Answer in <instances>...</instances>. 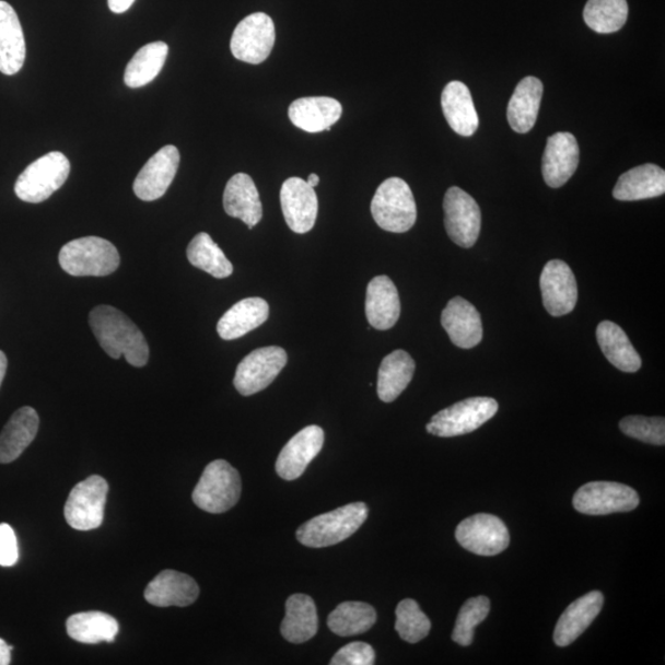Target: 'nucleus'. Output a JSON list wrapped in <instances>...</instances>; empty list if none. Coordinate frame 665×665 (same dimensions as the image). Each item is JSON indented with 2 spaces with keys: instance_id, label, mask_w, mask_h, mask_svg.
I'll list each match as a JSON object with an SVG mask.
<instances>
[{
  "instance_id": "obj_1",
  "label": "nucleus",
  "mask_w": 665,
  "mask_h": 665,
  "mask_svg": "<svg viewBox=\"0 0 665 665\" xmlns=\"http://www.w3.org/2000/svg\"><path fill=\"white\" fill-rule=\"evenodd\" d=\"M90 325L110 358L117 360L124 357L135 368L149 363L150 348L143 332L121 311L106 305L97 306L91 312Z\"/></svg>"
},
{
  "instance_id": "obj_2",
  "label": "nucleus",
  "mask_w": 665,
  "mask_h": 665,
  "mask_svg": "<svg viewBox=\"0 0 665 665\" xmlns=\"http://www.w3.org/2000/svg\"><path fill=\"white\" fill-rule=\"evenodd\" d=\"M368 515L369 508L365 503H350L302 524L296 537L303 546L323 549L353 536L366 522Z\"/></svg>"
},
{
  "instance_id": "obj_3",
  "label": "nucleus",
  "mask_w": 665,
  "mask_h": 665,
  "mask_svg": "<svg viewBox=\"0 0 665 665\" xmlns=\"http://www.w3.org/2000/svg\"><path fill=\"white\" fill-rule=\"evenodd\" d=\"M58 261L72 277H107L119 268L120 254L112 242L92 236L65 244Z\"/></svg>"
},
{
  "instance_id": "obj_4",
  "label": "nucleus",
  "mask_w": 665,
  "mask_h": 665,
  "mask_svg": "<svg viewBox=\"0 0 665 665\" xmlns=\"http://www.w3.org/2000/svg\"><path fill=\"white\" fill-rule=\"evenodd\" d=\"M241 493L242 481L237 469L224 459H217L205 468L194 489L192 501L205 512L221 514L238 503Z\"/></svg>"
},
{
  "instance_id": "obj_5",
  "label": "nucleus",
  "mask_w": 665,
  "mask_h": 665,
  "mask_svg": "<svg viewBox=\"0 0 665 665\" xmlns=\"http://www.w3.org/2000/svg\"><path fill=\"white\" fill-rule=\"evenodd\" d=\"M371 213L378 228L393 233H405L417 221V205L409 185L400 178L385 180L371 201Z\"/></svg>"
},
{
  "instance_id": "obj_6",
  "label": "nucleus",
  "mask_w": 665,
  "mask_h": 665,
  "mask_svg": "<svg viewBox=\"0 0 665 665\" xmlns=\"http://www.w3.org/2000/svg\"><path fill=\"white\" fill-rule=\"evenodd\" d=\"M70 173L71 163L63 153H47L19 175L14 188L16 197L28 203L44 202L63 187Z\"/></svg>"
},
{
  "instance_id": "obj_7",
  "label": "nucleus",
  "mask_w": 665,
  "mask_h": 665,
  "mask_svg": "<svg viewBox=\"0 0 665 665\" xmlns=\"http://www.w3.org/2000/svg\"><path fill=\"white\" fill-rule=\"evenodd\" d=\"M498 402L489 397H472L440 410L427 425L429 434L454 438L475 432L498 412Z\"/></svg>"
},
{
  "instance_id": "obj_8",
  "label": "nucleus",
  "mask_w": 665,
  "mask_h": 665,
  "mask_svg": "<svg viewBox=\"0 0 665 665\" xmlns=\"http://www.w3.org/2000/svg\"><path fill=\"white\" fill-rule=\"evenodd\" d=\"M109 485L101 476H91L78 483L67 499L65 517L78 532H91L103 524Z\"/></svg>"
},
{
  "instance_id": "obj_9",
  "label": "nucleus",
  "mask_w": 665,
  "mask_h": 665,
  "mask_svg": "<svg viewBox=\"0 0 665 665\" xmlns=\"http://www.w3.org/2000/svg\"><path fill=\"white\" fill-rule=\"evenodd\" d=\"M276 38L272 19L264 13H254L234 28L231 51L242 62L260 65L270 56Z\"/></svg>"
},
{
  "instance_id": "obj_10",
  "label": "nucleus",
  "mask_w": 665,
  "mask_h": 665,
  "mask_svg": "<svg viewBox=\"0 0 665 665\" xmlns=\"http://www.w3.org/2000/svg\"><path fill=\"white\" fill-rule=\"evenodd\" d=\"M640 497L633 488L618 482H590L573 497L575 511L586 515H608L635 510Z\"/></svg>"
},
{
  "instance_id": "obj_11",
  "label": "nucleus",
  "mask_w": 665,
  "mask_h": 665,
  "mask_svg": "<svg viewBox=\"0 0 665 665\" xmlns=\"http://www.w3.org/2000/svg\"><path fill=\"white\" fill-rule=\"evenodd\" d=\"M288 364L287 351L280 347H266L244 358L234 376V387L242 396H252L266 389Z\"/></svg>"
},
{
  "instance_id": "obj_12",
  "label": "nucleus",
  "mask_w": 665,
  "mask_h": 665,
  "mask_svg": "<svg viewBox=\"0 0 665 665\" xmlns=\"http://www.w3.org/2000/svg\"><path fill=\"white\" fill-rule=\"evenodd\" d=\"M444 212L450 240L463 248L474 247L481 232L482 214L471 195L457 187L450 188L444 198Z\"/></svg>"
},
{
  "instance_id": "obj_13",
  "label": "nucleus",
  "mask_w": 665,
  "mask_h": 665,
  "mask_svg": "<svg viewBox=\"0 0 665 665\" xmlns=\"http://www.w3.org/2000/svg\"><path fill=\"white\" fill-rule=\"evenodd\" d=\"M456 540L469 552L479 556H495L508 549L510 532L498 516L476 514L458 524Z\"/></svg>"
},
{
  "instance_id": "obj_14",
  "label": "nucleus",
  "mask_w": 665,
  "mask_h": 665,
  "mask_svg": "<svg viewBox=\"0 0 665 665\" xmlns=\"http://www.w3.org/2000/svg\"><path fill=\"white\" fill-rule=\"evenodd\" d=\"M544 306L553 317L569 315L579 301V287L569 264L551 260L546 264L540 278Z\"/></svg>"
},
{
  "instance_id": "obj_15",
  "label": "nucleus",
  "mask_w": 665,
  "mask_h": 665,
  "mask_svg": "<svg viewBox=\"0 0 665 665\" xmlns=\"http://www.w3.org/2000/svg\"><path fill=\"white\" fill-rule=\"evenodd\" d=\"M180 163V153L175 145H165L147 162L133 183L136 197L143 201H155L170 189Z\"/></svg>"
},
{
  "instance_id": "obj_16",
  "label": "nucleus",
  "mask_w": 665,
  "mask_h": 665,
  "mask_svg": "<svg viewBox=\"0 0 665 665\" xmlns=\"http://www.w3.org/2000/svg\"><path fill=\"white\" fill-rule=\"evenodd\" d=\"M280 201L283 218L292 232L305 234L315 228L318 198L307 182L296 177L283 182Z\"/></svg>"
},
{
  "instance_id": "obj_17",
  "label": "nucleus",
  "mask_w": 665,
  "mask_h": 665,
  "mask_svg": "<svg viewBox=\"0 0 665 665\" xmlns=\"http://www.w3.org/2000/svg\"><path fill=\"white\" fill-rule=\"evenodd\" d=\"M323 445L325 432L320 427L310 425L302 429L281 450L276 465L278 475L285 481H295L320 453Z\"/></svg>"
},
{
  "instance_id": "obj_18",
  "label": "nucleus",
  "mask_w": 665,
  "mask_h": 665,
  "mask_svg": "<svg viewBox=\"0 0 665 665\" xmlns=\"http://www.w3.org/2000/svg\"><path fill=\"white\" fill-rule=\"evenodd\" d=\"M580 164V145L570 132H557L547 139L542 156V175L551 188H561Z\"/></svg>"
},
{
  "instance_id": "obj_19",
  "label": "nucleus",
  "mask_w": 665,
  "mask_h": 665,
  "mask_svg": "<svg viewBox=\"0 0 665 665\" xmlns=\"http://www.w3.org/2000/svg\"><path fill=\"white\" fill-rule=\"evenodd\" d=\"M442 326L458 348L472 349L483 338L481 315L472 303L463 298L448 301L442 313Z\"/></svg>"
},
{
  "instance_id": "obj_20",
  "label": "nucleus",
  "mask_w": 665,
  "mask_h": 665,
  "mask_svg": "<svg viewBox=\"0 0 665 665\" xmlns=\"http://www.w3.org/2000/svg\"><path fill=\"white\" fill-rule=\"evenodd\" d=\"M199 594V585L190 575L166 570L147 585L144 598L159 608H170V606L185 608L197 602Z\"/></svg>"
},
{
  "instance_id": "obj_21",
  "label": "nucleus",
  "mask_w": 665,
  "mask_h": 665,
  "mask_svg": "<svg viewBox=\"0 0 665 665\" xmlns=\"http://www.w3.org/2000/svg\"><path fill=\"white\" fill-rule=\"evenodd\" d=\"M343 114V106L329 96L301 97L289 107V117L299 129L317 133L329 131Z\"/></svg>"
},
{
  "instance_id": "obj_22",
  "label": "nucleus",
  "mask_w": 665,
  "mask_h": 665,
  "mask_svg": "<svg viewBox=\"0 0 665 665\" xmlns=\"http://www.w3.org/2000/svg\"><path fill=\"white\" fill-rule=\"evenodd\" d=\"M604 595L594 591L573 602L556 625L553 641L559 648L572 644L602 611Z\"/></svg>"
},
{
  "instance_id": "obj_23",
  "label": "nucleus",
  "mask_w": 665,
  "mask_h": 665,
  "mask_svg": "<svg viewBox=\"0 0 665 665\" xmlns=\"http://www.w3.org/2000/svg\"><path fill=\"white\" fill-rule=\"evenodd\" d=\"M223 208L229 217L240 219L249 230L262 218V207L256 184L248 174L233 175L223 192Z\"/></svg>"
},
{
  "instance_id": "obj_24",
  "label": "nucleus",
  "mask_w": 665,
  "mask_h": 665,
  "mask_svg": "<svg viewBox=\"0 0 665 665\" xmlns=\"http://www.w3.org/2000/svg\"><path fill=\"white\" fill-rule=\"evenodd\" d=\"M26 58L25 37L21 21L11 4L0 0V72H21Z\"/></svg>"
},
{
  "instance_id": "obj_25",
  "label": "nucleus",
  "mask_w": 665,
  "mask_h": 665,
  "mask_svg": "<svg viewBox=\"0 0 665 665\" xmlns=\"http://www.w3.org/2000/svg\"><path fill=\"white\" fill-rule=\"evenodd\" d=\"M365 312L371 327L378 330L395 327L400 316V300L393 280L381 276L370 281Z\"/></svg>"
},
{
  "instance_id": "obj_26",
  "label": "nucleus",
  "mask_w": 665,
  "mask_h": 665,
  "mask_svg": "<svg viewBox=\"0 0 665 665\" xmlns=\"http://www.w3.org/2000/svg\"><path fill=\"white\" fill-rule=\"evenodd\" d=\"M40 419L32 407H23L9 419L0 434V464H11L34 442Z\"/></svg>"
},
{
  "instance_id": "obj_27",
  "label": "nucleus",
  "mask_w": 665,
  "mask_h": 665,
  "mask_svg": "<svg viewBox=\"0 0 665 665\" xmlns=\"http://www.w3.org/2000/svg\"><path fill=\"white\" fill-rule=\"evenodd\" d=\"M665 172L658 165L643 164L621 175L612 195L620 201H639L662 197Z\"/></svg>"
},
{
  "instance_id": "obj_28",
  "label": "nucleus",
  "mask_w": 665,
  "mask_h": 665,
  "mask_svg": "<svg viewBox=\"0 0 665 665\" xmlns=\"http://www.w3.org/2000/svg\"><path fill=\"white\" fill-rule=\"evenodd\" d=\"M269 305L260 298L244 299L231 307L218 323V332L223 340H234L248 335L269 318Z\"/></svg>"
},
{
  "instance_id": "obj_29",
  "label": "nucleus",
  "mask_w": 665,
  "mask_h": 665,
  "mask_svg": "<svg viewBox=\"0 0 665 665\" xmlns=\"http://www.w3.org/2000/svg\"><path fill=\"white\" fill-rule=\"evenodd\" d=\"M544 85L539 78L526 77L516 85L508 105V121L517 133L533 130L539 115Z\"/></svg>"
},
{
  "instance_id": "obj_30",
  "label": "nucleus",
  "mask_w": 665,
  "mask_h": 665,
  "mask_svg": "<svg viewBox=\"0 0 665 665\" xmlns=\"http://www.w3.org/2000/svg\"><path fill=\"white\" fill-rule=\"evenodd\" d=\"M442 106L450 127L459 136H472L479 125L471 92L462 82H450L442 94Z\"/></svg>"
},
{
  "instance_id": "obj_31",
  "label": "nucleus",
  "mask_w": 665,
  "mask_h": 665,
  "mask_svg": "<svg viewBox=\"0 0 665 665\" xmlns=\"http://www.w3.org/2000/svg\"><path fill=\"white\" fill-rule=\"evenodd\" d=\"M596 339L606 359L623 373H638L642 360L628 335L621 327L610 320H604L596 329Z\"/></svg>"
},
{
  "instance_id": "obj_32",
  "label": "nucleus",
  "mask_w": 665,
  "mask_h": 665,
  "mask_svg": "<svg viewBox=\"0 0 665 665\" xmlns=\"http://www.w3.org/2000/svg\"><path fill=\"white\" fill-rule=\"evenodd\" d=\"M318 631L315 602L306 594H293L287 602V615L281 623L282 638L291 643H305Z\"/></svg>"
},
{
  "instance_id": "obj_33",
  "label": "nucleus",
  "mask_w": 665,
  "mask_h": 665,
  "mask_svg": "<svg viewBox=\"0 0 665 665\" xmlns=\"http://www.w3.org/2000/svg\"><path fill=\"white\" fill-rule=\"evenodd\" d=\"M416 363L405 350H396L381 363L377 378V395L385 404L394 402L412 381Z\"/></svg>"
},
{
  "instance_id": "obj_34",
  "label": "nucleus",
  "mask_w": 665,
  "mask_h": 665,
  "mask_svg": "<svg viewBox=\"0 0 665 665\" xmlns=\"http://www.w3.org/2000/svg\"><path fill=\"white\" fill-rule=\"evenodd\" d=\"M67 633L77 642L94 644L112 643L119 632V623L102 611L80 612L72 615L66 623Z\"/></svg>"
},
{
  "instance_id": "obj_35",
  "label": "nucleus",
  "mask_w": 665,
  "mask_h": 665,
  "mask_svg": "<svg viewBox=\"0 0 665 665\" xmlns=\"http://www.w3.org/2000/svg\"><path fill=\"white\" fill-rule=\"evenodd\" d=\"M168 51V45L162 42L140 48L126 67L125 84L135 90L151 83L162 71Z\"/></svg>"
},
{
  "instance_id": "obj_36",
  "label": "nucleus",
  "mask_w": 665,
  "mask_h": 665,
  "mask_svg": "<svg viewBox=\"0 0 665 665\" xmlns=\"http://www.w3.org/2000/svg\"><path fill=\"white\" fill-rule=\"evenodd\" d=\"M377 620L373 606L360 602H347L329 615L328 628L340 638L368 632Z\"/></svg>"
},
{
  "instance_id": "obj_37",
  "label": "nucleus",
  "mask_w": 665,
  "mask_h": 665,
  "mask_svg": "<svg viewBox=\"0 0 665 665\" xmlns=\"http://www.w3.org/2000/svg\"><path fill=\"white\" fill-rule=\"evenodd\" d=\"M187 256L192 267L210 273L213 278L226 279L232 276V262L208 233L201 232L195 236L189 244Z\"/></svg>"
},
{
  "instance_id": "obj_38",
  "label": "nucleus",
  "mask_w": 665,
  "mask_h": 665,
  "mask_svg": "<svg viewBox=\"0 0 665 665\" xmlns=\"http://www.w3.org/2000/svg\"><path fill=\"white\" fill-rule=\"evenodd\" d=\"M628 16V0H588L583 12L585 24L598 34L621 31Z\"/></svg>"
},
{
  "instance_id": "obj_39",
  "label": "nucleus",
  "mask_w": 665,
  "mask_h": 665,
  "mask_svg": "<svg viewBox=\"0 0 665 665\" xmlns=\"http://www.w3.org/2000/svg\"><path fill=\"white\" fill-rule=\"evenodd\" d=\"M396 631L408 643H418L432 630V622L413 599L400 602L396 609Z\"/></svg>"
},
{
  "instance_id": "obj_40",
  "label": "nucleus",
  "mask_w": 665,
  "mask_h": 665,
  "mask_svg": "<svg viewBox=\"0 0 665 665\" xmlns=\"http://www.w3.org/2000/svg\"><path fill=\"white\" fill-rule=\"evenodd\" d=\"M489 610H491V602L487 596L468 599L458 612L453 632L454 642L463 648L472 644L476 626L486 620Z\"/></svg>"
},
{
  "instance_id": "obj_41",
  "label": "nucleus",
  "mask_w": 665,
  "mask_h": 665,
  "mask_svg": "<svg viewBox=\"0 0 665 665\" xmlns=\"http://www.w3.org/2000/svg\"><path fill=\"white\" fill-rule=\"evenodd\" d=\"M621 432L645 444H665V420L662 417H626L620 422Z\"/></svg>"
},
{
  "instance_id": "obj_42",
  "label": "nucleus",
  "mask_w": 665,
  "mask_h": 665,
  "mask_svg": "<svg viewBox=\"0 0 665 665\" xmlns=\"http://www.w3.org/2000/svg\"><path fill=\"white\" fill-rule=\"evenodd\" d=\"M374 663L375 651L365 642H353L345 645L330 661L331 665H373Z\"/></svg>"
},
{
  "instance_id": "obj_43",
  "label": "nucleus",
  "mask_w": 665,
  "mask_h": 665,
  "mask_svg": "<svg viewBox=\"0 0 665 665\" xmlns=\"http://www.w3.org/2000/svg\"><path fill=\"white\" fill-rule=\"evenodd\" d=\"M18 559L16 535L11 525L0 524V565L12 567Z\"/></svg>"
},
{
  "instance_id": "obj_44",
  "label": "nucleus",
  "mask_w": 665,
  "mask_h": 665,
  "mask_svg": "<svg viewBox=\"0 0 665 665\" xmlns=\"http://www.w3.org/2000/svg\"><path fill=\"white\" fill-rule=\"evenodd\" d=\"M135 0H107L110 11L115 14H122L132 7Z\"/></svg>"
},
{
  "instance_id": "obj_45",
  "label": "nucleus",
  "mask_w": 665,
  "mask_h": 665,
  "mask_svg": "<svg viewBox=\"0 0 665 665\" xmlns=\"http://www.w3.org/2000/svg\"><path fill=\"white\" fill-rule=\"evenodd\" d=\"M13 645H8L7 642L0 639V665L11 664Z\"/></svg>"
},
{
  "instance_id": "obj_46",
  "label": "nucleus",
  "mask_w": 665,
  "mask_h": 665,
  "mask_svg": "<svg viewBox=\"0 0 665 665\" xmlns=\"http://www.w3.org/2000/svg\"><path fill=\"white\" fill-rule=\"evenodd\" d=\"M7 368H8V359H7L5 354L3 353V351L0 350V387H2L3 380L7 374Z\"/></svg>"
},
{
  "instance_id": "obj_47",
  "label": "nucleus",
  "mask_w": 665,
  "mask_h": 665,
  "mask_svg": "<svg viewBox=\"0 0 665 665\" xmlns=\"http://www.w3.org/2000/svg\"><path fill=\"white\" fill-rule=\"evenodd\" d=\"M306 182L311 188L315 189L317 187V185L319 184V177L317 174L313 173L310 175V177Z\"/></svg>"
}]
</instances>
